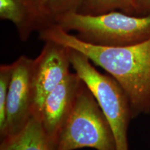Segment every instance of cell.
I'll return each instance as SVG.
<instances>
[{
  "label": "cell",
  "mask_w": 150,
  "mask_h": 150,
  "mask_svg": "<svg viewBox=\"0 0 150 150\" xmlns=\"http://www.w3.org/2000/svg\"><path fill=\"white\" fill-rule=\"evenodd\" d=\"M0 150H53L40 120L33 115L20 132L1 139Z\"/></svg>",
  "instance_id": "9"
},
{
  "label": "cell",
  "mask_w": 150,
  "mask_h": 150,
  "mask_svg": "<svg viewBox=\"0 0 150 150\" xmlns=\"http://www.w3.org/2000/svg\"><path fill=\"white\" fill-rule=\"evenodd\" d=\"M86 147L116 150V142L110 124L97 99L83 83L70 115L54 141L53 150Z\"/></svg>",
  "instance_id": "3"
},
{
  "label": "cell",
  "mask_w": 150,
  "mask_h": 150,
  "mask_svg": "<svg viewBox=\"0 0 150 150\" xmlns=\"http://www.w3.org/2000/svg\"><path fill=\"white\" fill-rule=\"evenodd\" d=\"M72 67L97 99L111 127L116 150H129L127 131L132 114L129 98L110 75L104 74L83 54L69 48Z\"/></svg>",
  "instance_id": "4"
},
{
  "label": "cell",
  "mask_w": 150,
  "mask_h": 150,
  "mask_svg": "<svg viewBox=\"0 0 150 150\" xmlns=\"http://www.w3.org/2000/svg\"><path fill=\"white\" fill-rule=\"evenodd\" d=\"M46 16L56 24L58 20L65 15L77 12L82 0H38Z\"/></svg>",
  "instance_id": "11"
},
{
  "label": "cell",
  "mask_w": 150,
  "mask_h": 150,
  "mask_svg": "<svg viewBox=\"0 0 150 150\" xmlns=\"http://www.w3.org/2000/svg\"><path fill=\"white\" fill-rule=\"evenodd\" d=\"M136 16L150 13V0H134Z\"/></svg>",
  "instance_id": "13"
},
{
  "label": "cell",
  "mask_w": 150,
  "mask_h": 150,
  "mask_svg": "<svg viewBox=\"0 0 150 150\" xmlns=\"http://www.w3.org/2000/svg\"><path fill=\"white\" fill-rule=\"evenodd\" d=\"M83 83L76 72H71L45 99L38 117L52 148L59 131L72 111Z\"/></svg>",
  "instance_id": "7"
},
{
  "label": "cell",
  "mask_w": 150,
  "mask_h": 150,
  "mask_svg": "<svg viewBox=\"0 0 150 150\" xmlns=\"http://www.w3.org/2000/svg\"><path fill=\"white\" fill-rule=\"evenodd\" d=\"M43 41H53L83 54L119 83L130 102L132 119L150 112V39L127 47H104L79 40L54 24L39 32Z\"/></svg>",
  "instance_id": "1"
},
{
  "label": "cell",
  "mask_w": 150,
  "mask_h": 150,
  "mask_svg": "<svg viewBox=\"0 0 150 150\" xmlns=\"http://www.w3.org/2000/svg\"><path fill=\"white\" fill-rule=\"evenodd\" d=\"M40 54L33 59L32 81L35 93L33 115L40 114L47 96L70 74L69 48L53 41H45Z\"/></svg>",
  "instance_id": "6"
},
{
  "label": "cell",
  "mask_w": 150,
  "mask_h": 150,
  "mask_svg": "<svg viewBox=\"0 0 150 150\" xmlns=\"http://www.w3.org/2000/svg\"><path fill=\"white\" fill-rule=\"evenodd\" d=\"M33 59L21 56L12 63L13 73L6 102V121L1 139L20 132L33 115L35 93L32 81Z\"/></svg>",
  "instance_id": "5"
},
{
  "label": "cell",
  "mask_w": 150,
  "mask_h": 150,
  "mask_svg": "<svg viewBox=\"0 0 150 150\" xmlns=\"http://www.w3.org/2000/svg\"><path fill=\"white\" fill-rule=\"evenodd\" d=\"M0 18L16 26L22 41L27 40L34 31L53 25L38 0H0Z\"/></svg>",
  "instance_id": "8"
},
{
  "label": "cell",
  "mask_w": 150,
  "mask_h": 150,
  "mask_svg": "<svg viewBox=\"0 0 150 150\" xmlns=\"http://www.w3.org/2000/svg\"><path fill=\"white\" fill-rule=\"evenodd\" d=\"M64 31L89 44L104 47H127L150 39V13L134 16L120 11L98 15L73 12L58 20Z\"/></svg>",
  "instance_id": "2"
},
{
  "label": "cell",
  "mask_w": 150,
  "mask_h": 150,
  "mask_svg": "<svg viewBox=\"0 0 150 150\" xmlns=\"http://www.w3.org/2000/svg\"><path fill=\"white\" fill-rule=\"evenodd\" d=\"M112 11H120L136 16L134 0H82L77 12L98 15Z\"/></svg>",
  "instance_id": "10"
},
{
  "label": "cell",
  "mask_w": 150,
  "mask_h": 150,
  "mask_svg": "<svg viewBox=\"0 0 150 150\" xmlns=\"http://www.w3.org/2000/svg\"><path fill=\"white\" fill-rule=\"evenodd\" d=\"M13 73V65L4 64L0 67V130L6 121V102Z\"/></svg>",
  "instance_id": "12"
}]
</instances>
